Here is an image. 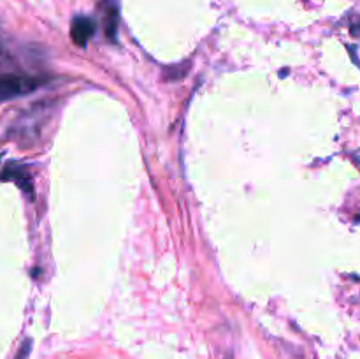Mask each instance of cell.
I'll return each instance as SVG.
<instances>
[{"mask_svg":"<svg viewBox=\"0 0 360 359\" xmlns=\"http://www.w3.org/2000/svg\"><path fill=\"white\" fill-rule=\"evenodd\" d=\"M41 84V77L23 76V74H0V104L30 94L37 90Z\"/></svg>","mask_w":360,"mask_h":359,"instance_id":"6da1fadb","label":"cell"},{"mask_svg":"<svg viewBox=\"0 0 360 359\" xmlns=\"http://www.w3.org/2000/svg\"><path fill=\"white\" fill-rule=\"evenodd\" d=\"M352 34L359 35V34H360V28H359V27H354V28H352Z\"/></svg>","mask_w":360,"mask_h":359,"instance_id":"5b68a950","label":"cell"},{"mask_svg":"<svg viewBox=\"0 0 360 359\" xmlns=\"http://www.w3.org/2000/svg\"><path fill=\"white\" fill-rule=\"evenodd\" d=\"M102 11V20H104V30L105 37L109 41H116V32H118V14H120V6L118 0H104L101 4Z\"/></svg>","mask_w":360,"mask_h":359,"instance_id":"7a4b0ae2","label":"cell"},{"mask_svg":"<svg viewBox=\"0 0 360 359\" xmlns=\"http://www.w3.org/2000/svg\"><path fill=\"white\" fill-rule=\"evenodd\" d=\"M95 21L90 16H76L72 21V27H70V37H72L74 44L84 46L91 39V35L95 34Z\"/></svg>","mask_w":360,"mask_h":359,"instance_id":"3957f363","label":"cell"},{"mask_svg":"<svg viewBox=\"0 0 360 359\" xmlns=\"http://www.w3.org/2000/svg\"><path fill=\"white\" fill-rule=\"evenodd\" d=\"M2 180L4 182H14L25 194H28V196H32V192H34V189H32L30 175H28L23 168H18V165H7L2 172Z\"/></svg>","mask_w":360,"mask_h":359,"instance_id":"277c9868","label":"cell"}]
</instances>
